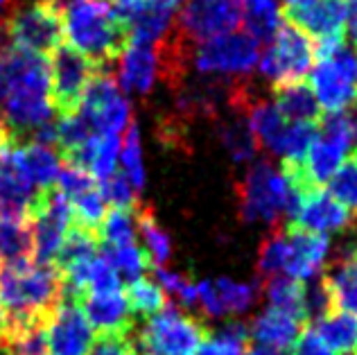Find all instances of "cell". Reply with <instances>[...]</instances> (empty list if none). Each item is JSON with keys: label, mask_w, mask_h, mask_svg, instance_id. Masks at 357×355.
<instances>
[{"label": "cell", "mask_w": 357, "mask_h": 355, "mask_svg": "<svg viewBox=\"0 0 357 355\" xmlns=\"http://www.w3.org/2000/svg\"><path fill=\"white\" fill-rule=\"evenodd\" d=\"M63 34L96 68H116L129 45V27L105 0H70L63 7Z\"/></svg>", "instance_id": "obj_1"}, {"label": "cell", "mask_w": 357, "mask_h": 355, "mask_svg": "<svg viewBox=\"0 0 357 355\" xmlns=\"http://www.w3.org/2000/svg\"><path fill=\"white\" fill-rule=\"evenodd\" d=\"M238 213L244 222H269L276 224L280 215L287 213L294 220L298 195L289 188L283 172L271 165L269 158L256 161L242 181H236Z\"/></svg>", "instance_id": "obj_2"}, {"label": "cell", "mask_w": 357, "mask_h": 355, "mask_svg": "<svg viewBox=\"0 0 357 355\" xmlns=\"http://www.w3.org/2000/svg\"><path fill=\"white\" fill-rule=\"evenodd\" d=\"M208 335V326L199 317L181 312L170 303L134 331L138 351L145 355H197Z\"/></svg>", "instance_id": "obj_3"}, {"label": "cell", "mask_w": 357, "mask_h": 355, "mask_svg": "<svg viewBox=\"0 0 357 355\" xmlns=\"http://www.w3.org/2000/svg\"><path fill=\"white\" fill-rule=\"evenodd\" d=\"M5 32L16 48L50 57L63 43V12L50 0L18 3L5 18Z\"/></svg>", "instance_id": "obj_4"}, {"label": "cell", "mask_w": 357, "mask_h": 355, "mask_svg": "<svg viewBox=\"0 0 357 355\" xmlns=\"http://www.w3.org/2000/svg\"><path fill=\"white\" fill-rule=\"evenodd\" d=\"M312 39L283 21L262 54L260 70L274 86L276 84H296L305 80V75L312 68Z\"/></svg>", "instance_id": "obj_5"}, {"label": "cell", "mask_w": 357, "mask_h": 355, "mask_svg": "<svg viewBox=\"0 0 357 355\" xmlns=\"http://www.w3.org/2000/svg\"><path fill=\"white\" fill-rule=\"evenodd\" d=\"M79 114L100 134L125 132L131 123V105L116 84V68H96L84 91Z\"/></svg>", "instance_id": "obj_6"}, {"label": "cell", "mask_w": 357, "mask_h": 355, "mask_svg": "<svg viewBox=\"0 0 357 355\" xmlns=\"http://www.w3.org/2000/svg\"><path fill=\"white\" fill-rule=\"evenodd\" d=\"M310 91L314 93L319 109L326 114H342L357 102V57L346 48L331 59L317 61L310 73Z\"/></svg>", "instance_id": "obj_7"}, {"label": "cell", "mask_w": 357, "mask_h": 355, "mask_svg": "<svg viewBox=\"0 0 357 355\" xmlns=\"http://www.w3.org/2000/svg\"><path fill=\"white\" fill-rule=\"evenodd\" d=\"M96 66L68 43L50 54V102L59 116L77 114Z\"/></svg>", "instance_id": "obj_8"}, {"label": "cell", "mask_w": 357, "mask_h": 355, "mask_svg": "<svg viewBox=\"0 0 357 355\" xmlns=\"http://www.w3.org/2000/svg\"><path fill=\"white\" fill-rule=\"evenodd\" d=\"M260 59V43L247 32L222 34L195 48L192 61L199 73L211 75H247Z\"/></svg>", "instance_id": "obj_9"}, {"label": "cell", "mask_w": 357, "mask_h": 355, "mask_svg": "<svg viewBox=\"0 0 357 355\" xmlns=\"http://www.w3.org/2000/svg\"><path fill=\"white\" fill-rule=\"evenodd\" d=\"M172 23L197 45L236 30L242 23V5L240 0H185Z\"/></svg>", "instance_id": "obj_10"}, {"label": "cell", "mask_w": 357, "mask_h": 355, "mask_svg": "<svg viewBox=\"0 0 357 355\" xmlns=\"http://www.w3.org/2000/svg\"><path fill=\"white\" fill-rule=\"evenodd\" d=\"M280 18L312 41L346 36L349 0H283Z\"/></svg>", "instance_id": "obj_11"}, {"label": "cell", "mask_w": 357, "mask_h": 355, "mask_svg": "<svg viewBox=\"0 0 357 355\" xmlns=\"http://www.w3.org/2000/svg\"><path fill=\"white\" fill-rule=\"evenodd\" d=\"M93 342H96V338H93L89 319L84 317L75 296L63 292L61 285V303L45 326L48 355H89Z\"/></svg>", "instance_id": "obj_12"}, {"label": "cell", "mask_w": 357, "mask_h": 355, "mask_svg": "<svg viewBox=\"0 0 357 355\" xmlns=\"http://www.w3.org/2000/svg\"><path fill=\"white\" fill-rule=\"evenodd\" d=\"M283 233H285V242H287L285 276L296 278V281L317 278L324 267L328 247H331L328 236L317 233V231H307L292 222L285 224Z\"/></svg>", "instance_id": "obj_13"}, {"label": "cell", "mask_w": 357, "mask_h": 355, "mask_svg": "<svg viewBox=\"0 0 357 355\" xmlns=\"http://www.w3.org/2000/svg\"><path fill=\"white\" fill-rule=\"evenodd\" d=\"M77 305L98 335H131L138 326L122 289L107 294H82Z\"/></svg>", "instance_id": "obj_14"}, {"label": "cell", "mask_w": 357, "mask_h": 355, "mask_svg": "<svg viewBox=\"0 0 357 355\" xmlns=\"http://www.w3.org/2000/svg\"><path fill=\"white\" fill-rule=\"evenodd\" d=\"M353 222V215L337 202L331 192L326 190H312L298 197V206L294 213L292 224H298L307 231L317 233H333L349 229Z\"/></svg>", "instance_id": "obj_15"}, {"label": "cell", "mask_w": 357, "mask_h": 355, "mask_svg": "<svg viewBox=\"0 0 357 355\" xmlns=\"http://www.w3.org/2000/svg\"><path fill=\"white\" fill-rule=\"evenodd\" d=\"M301 322H296L294 317H289L280 310H269L260 312L256 319L249 326V340L256 342V349H267V351H278L287 353L294 347L296 338L301 335Z\"/></svg>", "instance_id": "obj_16"}, {"label": "cell", "mask_w": 357, "mask_h": 355, "mask_svg": "<svg viewBox=\"0 0 357 355\" xmlns=\"http://www.w3.org/2000/svg\"><path fill=\"white\" fill-rule=\"evenodd\" d=\"M321 278L331 292L335 310L357 317V247L346 249Z\"/></svg>", "instance_id": "obj_17"}, {"label": "cell", "mask_w": 357, "mask_h": 355, "mask_svg": "<svg viewBox=\"0 0 357 355\" xmlns=\"http://www.w3.org/2000/svg\"><path fill=\"white\" fill-rule=\"evenodd\" d=\"M158 75L154 45L129 43L120 54V84L127 93H149Z\"/></svg>", "instance_id": "obj_18"}, {"label": "cell", "mask_w": 357, "mask_h": 355, "mask_svg": "<svg viewBox=\"0 0 357 355\" xmlns=\"http://www.w3.org/2000/svg\"><path fill=\"white\" fill-rule=\"evenodd\" d=\"M16 158H18V165H21L23 174L27 176V181H30L36 190L50 188V186L57 181V174L61 170V158L52 147H45L32 141L18 143Z\"/></svg>", "instance_id": "obj_19"}, {"label": "cell", "mask_w": 357, "mask_h": 355, "mask_svg": "<svg viewBox=\"0 0 357 355\" xmlns=\"http://www.w3.org/2000/svg\"><path fill=\"white\" fill-rule=\"evenodd\" d=\"M271 91H274L276 98V109L285 120H292V123H319L321 109H319L314 93L310 91L305 82L276 84Z\"/></svg>", "instance_id": "obj_20"}, {"label": "cell", "mask_w": 357, "mask_h": 355, "mask_svg": "<svg viewBox=\"0 0 357 355\" xmlns=\"http://www.w3.org/2000/svg\"><path fill=\"white\" fill-rule=\"evenodd\" d=\"M335 355H357V317L335 310L310 324Z\"/></svg>", "instance_id": "obj_21"}, {"label": "cell", "mask_w": 357, "mask_h": 355, "mask_svg": "<svg viewBox=\"0 0 357 355\" xmlns=\"http://www.w3.org/2000/svg\"><path fill=\"white\" fill-rule=\"evenodd\" d=\"M265 294L269 299V305L274 310H280L289 317H294L296 322L307 324L305 312V285L289 276H269L265 281Z\"/></svg>", "instance_id": "obj_22"}, {"label": "cell", "mask_w": 357, "mask_h": 355, "mask_svg": "<svg viewBox=\"0 0 357 355\" xmlns=\"http://www.w3.org/2000/svg\"><path fill=\"white\" fill-rule=\"evenodd\" d=\"M98 249H100L98 233L84 229V227H79V224L73 222V227L66 231L63 242H61V247L57 251V256H54L52 267L57 269L59 274H63L66 269H70L73 265L96 258Z\"/></svg>", "instance_id": "obj_23"}, {"label": "cell", "mask_w": 357, "mask_h": 355, "mask_svg": "<svg viewBox=\"0 0 357 355\" xmlns=\"http://www.w3.org/2000/svg\"><path fill=\"white\" fill-rule=\"evenodd\" d=\"M218 134L222 145L229 149L231 158L236 163H247L258 156V138L249 127V120L244 114H236L229 120H222L218 125Z\"/></svg>", "instance_id": "obj_24"}, {"label": "cell", "mask_w": 357, "mask_h": 355, "mask_svg": "<svg viewBox=\"0 0 357 355\" xmlns=\"http://www.w3.org/2000/svg\"><path fill=\"white\" fill-rule=\"evenodd\" d=\"M240 5L247 34H251L258 43L274 39L280 23H283L276 0H240Z\"/></svg>", "instance_id": "obj_25"}, {"label": "cell", "mask_w": 357, "mask_h": 355, "mask_svg": "<svg viewBox=\"0 0 357 355\" xmlns=\"http://www.w3.org/2000/svg\"><path fill=\"white\" fill-rule=\"evenodd\" d=\"M0 260H5V265L32 260L30 220L0 218Z\"/></svg>", "instance_id": "obj_26"}, {"label": "cell", "mask_w": 357, "mask_h": 355, "mask_svg": "<svg viewBox=\"0 0 357 355\" xmlns=\"http://www.w3.org/2000/svg\"><path fill=\"white\" fill-rule=\"evenodd\" d=\"M136 227L140 231V238L145 242V254L149 256V263L156 267H163V263L172 254V245H170V238L167 233L156 224L154 218V211L149 206H140L136 204Z\"/></svg>", "instance_id": "obj_27"}, {"label": "cell", "mask_w": 357, "mask_h": 355, "mask_svg": "<svg viewBox=\"0 0 357 355\" xmlns=\"http://www.w3.org/2000/svg\"><path fill=\"white\" fill-rule=\"evenodd\" d=\"M98 251H102V258H105L114 269L125 274L129 281H138V278H143V274L152 267L149 256L145 254V249H140L136 242H131V245H120V247L100 242Z\"/></svg>", "instance_id": "obj_28"}, {"label": "cell", "mask_w": 357, "mask_h": 355, "mask_svg": "<svg viewBox=\"0 0 357 355\" xmlns=\"http://www.w3.org/2000/svg\"><path fill=\"white\" fill-rule=\"evenodd\" d=\"M125 299L129 303V310L134 317H143L149 319L156 312H161L167 305V294L161 289V285H156L149 278H138V281H131Z\"/></svg>", "instance_id": "obj_29"}, {"label": "cell", "mask_w": 357, "mask_h": 355, "mask_svg": "<svg viewBox=\"0 0 357 355\" xmlns=\"http://www.w3.org/2000/svg\"><path fill=\"white\" fill-rule=\"evenodd\" d=\"M213 287H215V296H218L222 315L249 310V308L258 301V294H260L258 285L236 283V281H229V278H218V281H213Z\"/></svg>", "instance_id": "obj_30"}, {"label": "cell", "mask_w": 357, "mask_h": 355, "mask_svg": "<svg viewBox=\"0 0 357 355\" xmlns=\"http://www.w3.org/2000/svg\"><path fill=\"white\" fill-rule=\"evenodd\" d=\"M328 186H331L328 192L351 215H357V149L340 165V170L331 176Z\"/></svg>", "instance_id": "obj_31"}, {"label": "cell", "mask_w": 357, "mask_h": 355, "mask_svg": "<svg viewBox=\"0 0 357 355\" xmlns=\"http://www.w3.org/2000/svg\"><path fill=\"white\" fill-rule=\"evenodd\" d=\"M249 331L244 324H229L218 335H208L197 355H244Z\"/></svg>", "instance_id": "obj_32"}, {"label": "cell", "mask_w": 357, "mask_h": 355, "mask_svg": "<svg viewBox=\"0 0 357 355\" xmlns=\"http://www.w3.org/2000/svg\"><path fill=\"white\" fill-rule=\"evenodd\" d=\"M122 172L134 186V190L140 192L145 186V167L143 154H140V134L136 120H131L125 129V141H122Z\"/></svg>", "instance_id": "obj_33"}, {"label": "cell", "mask_w": 357, "mask_h": 355, "mask_svg": "<svg viewBox=\"0 0 357 355\" xmlns=\"http://www.w3.org/2000/svg\"><path fill=\"white\" fill-rule=\"evenodd\" d=\"M287 263V242L283 227H276L271 236L260 245L258 251V274L260 276H276L285 272Z\"/></svg>", "instance_id": "obj_34"}, {"label": "cell", "mask_w": 357, "mask_h": 355, "mask_svg": "<svg viewBox=\"0 0 357 355\" xmlns=\"http://www.w3.org/2000/svg\"><path fill=\"white\" fill-rule=\"evenodd\" d=\"M70 206H73L75 224H79V227L98 233L100 224L107 215V202L102 199L100 188H93V190L77 195L75 199H70Z\"/></svg>", "instance_id": "obj_35"}, {"label": "cell", "mask_w": 357, "mask_h": 355, "mask_svg": "<svg viewBox=\"0 0 357 355\" xmlns=\"http://www.w3.org/2000/svg\"><path fill=\"white\" fill-rule=\"evenodd\" d=\"M98 238L105 245L114 247L131 245L134 242V218H131V213L122 209H111L100 224Z\"/></svg>", "instance_id": "obj_36"}, {"label": "cell", "mask_w": 357, "mask_h": 355, "mask_svg": "<svg viewBox=\"0 0 357 355\" xmlns=\"http://www.w3.org/2000/svg\"><path fill=\"white\" fill-rule=\"evenodd\" d=\"M93 136V127L86 123L79 111L70 116H59L57 120V147H59V156L68 154L70 149L79 147L84 141H89Z\"/></svg>", "instance_id": "obj_37"}, {"label": "cell", "mask_w": 357, "mask_h": 355, "mask_svg": "<svg viewBox=\"0 0 357 355\" xmlns=\"http://www.w3.org/2000/svg\"><path fill=\"white\" fill-rule=\"evenodd\" d=\"M118 147H120V138L116 134H98L96 154H93L91 170H89L93 179H98V183L107 181L116 172Z\"/></svg>", "instance_id": "obj_38"}, {"label": "cell", "mask_w": 357, "mask_h": 355, "mask_svg": "<svg viewBox=\"0 0 357 355\" xmlns=\"http://www.w3.org/2000/svg\"><path fill=\"white\" fill-rule=\"evenodd\" d=\"M102 199L107 204H111L114 209H122V211H134L136 209V190L134 186L129 183V179L125 176V172H114L107 181L98 183Z\"/></svg>", "instance_id": "obj_39"}, {"label": "cell", "mask_w": 357, "mask_h": 355, "mask_svg": "<svg viewBox=\"0 0 357 355\" xmlns=\"http://www.w3.org/2000/svg\"><path fill=\"white\" fill-rule=\"evenodd\" d=\"M120 276L105 258H93L89 265L86 276V294H107V292H120Z\"/></svg>", "instance_id": "obj_40"}, {"label": "cell", "mask_w": 357, "mask_h": 355, "mask_svg": "<svg viewBox=\"0 0 357 355\" xmlns=\"http://www.w3.org/2000/svg\"><path fill=\"white\" fill-rule=\"evenodd\" d=\"M54 183H57L59 192L68 202L75 199L82 192L98 188V181L93 179V176L86 170H79V167H73V165H63L61 170H59L57 181H54Z\"/></svg>", "instance_id": "obj_41"}, {"label": "cell", "mask_w": 357, "mask_h": 355, "mask_svg": "<svg viewBox=\"0 0 357 355\" xmlns=\"http://www.w3.org/2000/svg\"><path fill=\"white\" fill-rule=\"evenodd\" d=\"M89 355H138V344L131 335H98Z\"/></svg>", "instance_id": "obj_42"}, {"label": "cell", "mask_w": 357, "mask_h": 355, "mask_svg": "<svg viewBox=\"0 0 357 355\" xmlns=\"http://www.w3.org/2000/svg\"><path fill=\"white\" fill-rule=\"evenodd\" d=\"M289 355H335V353L328 349V344L319 338L317 331L307 326L305 331H301L294 347L289 349Z\"/></svg>", "instance_id": "obj_43"}, {"label": "cell", "mask_w": 357, "mask_h": 355, "mask_svg": "<svg viewBox=\"0 0 357 355\" xmlns=\"http://www.w3.org/2000/svg\"><path fill=\"white\" fill-rule=\"evenodd\" d=\"M14 145H18V143L14 141L12 129L7 127V123H5L3 114H0V163H3L5 154L9 152V147H14Z\"/></svg>", "instance_id": "obj_44"}, {"label": "cell", "mask_w": 357, "mask_h": 355, "mask_svg": "<svg viewBox=\"0 0 357 355\" xmlns=\"http://www.w3.org/2000/svg\"><path fill=\"white\" fill-rule=\"evenodd\" d=\"M149 3H154V5H158V7L170 9V12H174V9L178 7V3H181V0H149Z\"/></svg>", "instance_id": "obj_45"}, {"label": "cell", "mask_w": 357, "mask_h": 355, "mask_svg": "<svg viewBox=\"0 0 357 355\" xmlns=\"http://www.w3.org/2000/svg\"><path fill=\"white\" fill-rule=\"evenodd\" d=\"M244 355H287V353H278V351H267V349H253V351H244Z\"/></svg>", "instance_id": "obj_46"}, {"label": "cell", "mask_w": 357, "mask_h": 355, "mask_svg": "<svg viewBox=\"0 0 357 355\" xmlns=\"http://www.w3.org/2000/svg\"><path fill=\"white\" fill-rule=\"evenodd\" d=\"M5 331H7V312L0 308V340L5 338Z\"/></svg>", "instance_id": "obj_47"}, {"label": "cell", "mask_w": 357, "mask_h": 355, "mask_svg": "<svg viewBox=\"0 0 357 355\" xmlns=\"http://www.w3.org/2000/svg\"><path fill=\"white\" fill-rule=\"evenodd\" d=\"M16 0H0V7H12Z\"/></svg>", "instance_id": "obj_48"}, {"label": "cell", "mask_w": 357, "mask_h": 355, "mask_svg": "<svg viewBox=\"0 0 357 355\" xmlns=\"http://www.w3.org/2000/svg\"><path fill=\"white\" fill-rule=\"evenodd\" d=\"M351 123H353V132L357 134V114H355V120H351Z\"/></svg>", "instance_id": "obj_49"}]
</instances>
